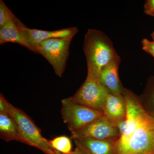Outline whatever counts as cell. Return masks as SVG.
Here are the masks:
<instances>
[{"label":"cell","instance_id":"obj_19","mask_svg":"<svg viewBox=\"0 0 154 154\" xmlns=\"http://www.w3.org/2000/svg\"><path fill=\"white\" fill-rule=\"evenodd\" d=\"M115 125L118 130L120 136L124 133L126 127V118L120 119L115 122Z\"/></svg>","mask_w":154,"mask_h":154},{"label":"cell","instance_id":"obj_9","mask_svg":"<svg viewBox=\"0 0 154 154\" xmlns=\"http://www.w3.org/2000/svg\"><path fill=\"white\" fill-rule=\"evenodd\" d=\"M121 63L120 57L116 59L102 69L99 81L110 94L123 95L125 88L122 85L119 75V69Z\"/></svg>","mask_w":154,"mask_h":154},{"label":"cell","instance_id":"obj_2","mask_svg":"<svg viewBox=\"0 0 154 154\" xmlns=\"http://www.w3.org/2000/svg\"><path fill=\"white\" fill-rule=\"evenodd\" d=\"M83 49L87 60V75L99 79L102 69L120 57L110 38L97 29H89L86 32Z\"/></svg>","mask_w":154,"mask_h":154},{"label":"cell","instance_id":"obj_17","mask_svg":"<svg viewBox=\"0 0 154 154\" xmlns=\"http://www.w3.org/2000/svg\"><path fill=\"white\" fill-rule=\"evenodd\" d=\"M142 49L149 54H154V41L143 38L141 42Z\"/></svg>","mask_w":154,"mask_h":154},{"label":"cell","instance_id":"obj_6","mask_svg":"<svg viewBox=\"0 0 154 154\" xmlns=\"http://www.w3.org/2000/svg\"><path fill=\"white\" fill-rule=\"evenodd\" d=\"M109 94L99 79L87 75L85 82L70 98L76 103L103 113Z\"/></svg>","mask_w":154,"mask_h":154},{"label":"cell","instance_id":"obj_13","mask_svg":"<svg viewBox=\"0 0 154 154\" xmlns=\"http://www.w3.org/2000/svg\"><path fill=\"white\" fill-rule=\"evenodd\" d=\"M0 137L7 142L17 141L28 145L19 132L16 122L8 112L0 113Z\"/></svg>","mask_w":154,"mask_h":154},{"label":"cell","instance_id":"obj_14","mask_svg":"<svg viewBox=\"0 0 154 154\" xmlns=\"http://www.w3.org/2000/svg\"><path fill=\"white\" fill-rule=\"evenodd\" d=\"M140 99L145 110L154 117V77L149 80Z\"/></svg>","mask_w":154,"mask_h":154},{"label":"cell","instance_id":"obj_20","mask_svg":"<svg viewBox=\"0 0 154 154\" xmlns=\"http://www.w3.org/2000/svg\"><path fill=\"white\" fill-rule=\"evenodd\" d=\"M76 147L74 150L72 151V152L69 154H89L87 150L84 148L82 146L79 145H75ZM54 154H64L61 153L55 150Z\"/></svg>","mask_w":154,"mask_h":154},{"label":"cell","instance_id":"obj_7","mask_svg":"<svg viewBox=\"0 0 154 154\" xmlns=\"http://www.w3.org/2000/svg\"><path fill=\"white\" fill-rule=\"evenodd\" d=\"M120 135L113 122L104 114L95 119L78 132L71 134V138L96 140H118Z\"/></svg>","mask_w":154,"mask_h":154},{"label":"cell","instance_id":"obj_4","mask_svg":"<svg viewBox=\"0 0 154 154\" xmlns=\"http://www.w3.org/2000/svg\"><path fill=\"white\" fill-rule=\"evenodd\" d=\"M61 104L62 118L71 134L78 132L104 114L101 111L76 103L70 97L62 99Z\"/></svg>","mask_w":154,"mask_h":154},{"label":"cell","instance_id":"obj_12","mask_svg":"<svg viewBox=\"0 0 154 154\" xmlns=\"http://www.w3.org/2000/svg\"><path fill=\"white\" fill-rule=\"evenodd\" d=\"M117 140H96L91 139L73 140L75 144L83 147L89 154H116Z\"/></svg>","mask_w":154,"mask_h":154},{"label":"cell","instance_id":"obj_8","mask_svg":"<svg viewBox=\"0 0 154 154\" xmlns=\"http://www.w3.org/2000/svg\"><path fill=\"white\" fill-rule=\"evenodd\" d=\"M15 23L22 35L27 39L29 44L36 48L41 42L50 38L72 39L79 31V29L76 27L50 31L28 28L17 18Z\"/></svg>","mask_w":154,"mask_h":154},{"label":"cell","instance_id":"obj_11","mask_svg":"<svg viewBox=\"0 0 154 154\" xmlns=\"http://www.w3.org/2000/svg\"><path fill=\"white\" fill-rule=\"evenodd\" d=\"M8 42L17 43L28 50L38 54L36 48L31 46L22 35L15 22H9L0 28V45Z\"/></svg>","mask_w":154,"mask_h":154},{"label":"cell","instance_id":"obj_15","mask_svg":"<svg viewBox=\"0 0 154 154\" xmlns=\"http://www.w3.org/2000/svg\"><path fill=\"white\" fill-rule=\"evenodd\" d=\"M54 149L61 153L67 154L72 152V144L69 138L66 136L57 137L49 140Z\"/></svg>","mask_w":154,"mask_h":154},{"label":"cell","instance_id":"obj_5","mask_svg":"<svg viewBox=\"0 0 154 154\" xmlns=\"http://www.w3.org/2000/svg\"><path fill=\"white\" fill-rule=\"evenodd\" d=\"M72 39L50 38L42 42L36 48L38 54L47 60L55 74L60 78H61L65 70Z\"/></svg>","mask_w":154,"mask_h":154},{"label":"cell","instance_id":"obj_18","mask_svg":"<svg viewBox=\"0 0 154 154\" xmlns=\"http://www.w3.org/2000/svg\"><path fill=\"white\" fill-rule=\"evenodd\" d=\"M145 14L149 16L154 17V0H147L144 5Z\"/></svg>","mask_w":154,"mask_h":154},{"label":"cell","instance_id":"obj_21","mask_svg":"<svg viewBox=\"0 0 154 154\" xmlns=\"http://www.w3.org/2000/svg\"><path fill=\"white\" fill-rule=\"evenodd\" d=\"M151 36L152 38L153 41H154V31L151 34Z\"/></svg>","mask_w":154,"mask_h":154},{"label":"cell","instance_id":"obj_10","mask_svg":"<svg viewBox=\"0 0 154 154\" xmlns=\"http://www.w3.org/2000/svg\"><path fill=\"white\" fill-rule=\"evenodd\" d=\"M103 113L114 123L118 120L126 118V103L123 95L109 93L105 102Z\"/></svg>","mask_w":154,"mask_h":154},{"label":"cell","instance_id":"obj_1","mask_svg":"<svg viewBox=\"0 0 154 154\" xmlns=\"http://www.w3.org/2000/svg\"><path fill=\"white\" fill-rule=\"evenodd\" d=\"M125 103L126 127L116 140V154H154V117L135 97Z\"/></svg>","mask_w":154,"mask_h":154},{"label":"cell","instance_id":"obj_16","mask_svg":"<svg viewBox=\"0 0 154 154\" xmlns=\"http://www.w3.org/2000/svg\"><path fill=\"white\" fill-rule=\"evenodd\" d=\"M17 17L2 0L0 1V28L9 22H15Z\"/></svg>","mask_w":154,"mask_h":154},{"label":"cell","instance_id":"obj_22","mask_svg":"<svg viewBox=\"0 0 154 154\" xmlns=\"http://www.w3.org/2000/svg\"><path fill=\"white\" fill-rule=\"evenodd\" d=\"M151 55H152L154 58V54H151Z\"/></svg>","mask_w":154,"mask_h":154},{"label":"cell","instance_id":"obj_3","mask_svg":"<svg viewBox=\"0 0 154 154\" xmlns=\"http://www.w3.org/2000/svg\"><path fill=\"white\" fill-rule=\"evenodd\" d=\"M7 111L16 122L19 132L27 141L28 145L38 149L45 154H54L55 150L49 140L43 137L41 130L30 116L9 102Z\"/></svg>","mask_w":154,"mask_h":154}]
</instances>
